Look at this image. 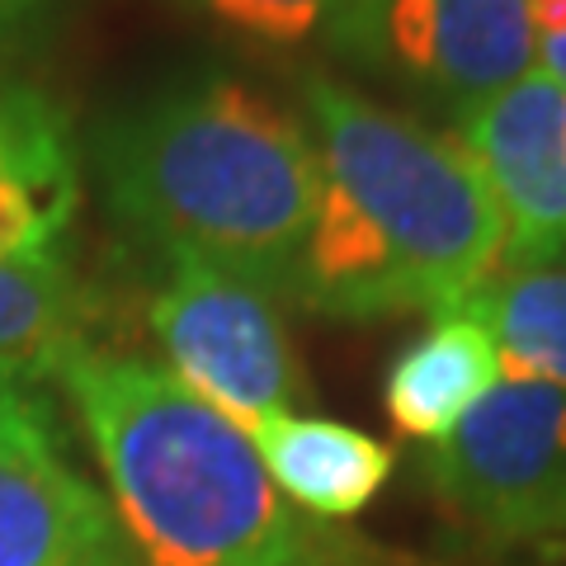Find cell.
I'll use <instances>...</instances> for the list:
<instances>
[{
  "label": "cell",
  "instance_id": "cell-4",
  "mask_svg": "<svg viewBox=\"0 0 566 566\" xmlns=\"http://www.w3.org/2000/svg\"><path fill=\"white\" fill-rule=\"evenodd\" d=\"M147 326L170 374L232 424L307 401V374L279 303L199 255L166 251V279L147 303Z\"/></svg>",
  "mask_w": 566,
  "mask_h": 566
},
{
  "label": "cell",
  "instance_id": "cell-6",
  "mask_svg": "<svg viewBox=\"0 0 566 566\" xmlns=\"http://www.w3.org/2000/svg\"><path fill=\"white\" fill-rule=\"evenodd\" d=\"M335 52L463 118L534 71L538 43L528 0H364Z\"/></svg>",
  "mask_w": 566,
  "mask_h": 566
},
{
  "label": "cell",
  "instance_id": "cell-19",
  "mask_svg": "<svg viewBox=\"0 0 566 566\" xmlns=\"http://www.w3.org/2000/svg\"><path fill=\"white\" fill-rule=\"evenodd\" d=\"M14 24V6H0V43H6V33Z\"/></svg>",
  "mask_w": 566,
  "mask_h": 566
},
{
  "label": "cell",
  "instance_id": "cell-18",
  "mask_svg": "<svg viewBox=\"0 0 566 566\" xmlns=\"http://www.w3.org/2000/svg\"><path fill=\"white\" fill-rule=\"evenodd\" d=\"M538 57H543L547 76H553L557 85H566V33L562 39H538Z\"/></svg>",
  "mask_w": 566,
  "mask_h": 566
},
{
  "label": "cell",
  "instance_id": "cell-17",
  "mask_svg": "<svg viewBox=\"0 0 566 566\" xmlns=\"http://www.w3.org/2000/svg\"><path fill=\"white\" fill-rule=\"evenodd\" d=\"M331 566H406V562H392V557H387V553H378V547H374V543L354 538V543H349V547H345V553H340V557H335Z\"/></svg>",
  "mask_w": 566,
  "mask_h": 566
},
{
  "label": "cell",
  "instance_id": "cell-10",
  "mask_svg": "<svg viewBox=\"0 0 566 566\" xmlns=\"http://www.w3.org/2000/svg\"><path fill=\"white\" fill-rule=\"evenodd\" d=\"M501 382L505 359L491 331L468 312H444L392 359L382 378V406L397 434L439 444Z\"/></svg>",
  "mask_w": 566,
  "mask_h": 566
},
{
  "label": "cell",
  "instance_id": "cell-5",
  "mask_svg": "<svg viewBox=\"0 0 566 566\" xmlns=\"http://www.w3.org/2000/svg\"><path fill=\"white\" fill-rule=\"evenodd\" d=\"M434 501L491 543H528L566 482V387L505 378L420 458Z\"/></svg>",
  "mask_w": 566,
  "mask_h": 566
},
{
  "label": "cell",
  "instance_id": "cell-8",
  "mask_svg": "<svg viewBox=\"0 0 566 566\" xmlns=\"http://www.w3.org/2000/svg\"><path fill=\"white\" fill-rule=\"evenodd\" d=\"M0 566H142L114 501L66 449H0Z\"/></svg>",
  "mask_w": 566,
  "mask_h": 566
},
{
  "label": "cell",
  "instance_id": "cell-9",
  "mask_svg": "<svg viewBox=\"0 0 566 566\" xmlns=\"http://www.w3.org/2000/svg\"><path fill=\"white\" fill-rule=\"evenodd\" d=\"M237 430L251 439L283 501L316 524H345L364 515L397 468V453L382 439L354 430L345 420L283 411L245 420Z\"/></svg>",
  "mask_w": 566,
  "mask_h": 566
},
{
  "label": "cell",
  "instance_id": "cell-16",
  "mask_svg": "<svg viewBox=\"0 0 566 566\" xmlns=\"http://www.w3.org/2000/svg\"><path fill=\"white\" fill-rule=\"evenodd\" d=\"M543 538H566V482H562V491L553 495V501L543 505V515L534 520V534H528V543H543Z\"/></svg>",
  "mask_w": 566,
  "mask_h": 566
},
{
  "label": "cell",
  "instance_id": "cell-7",
  "mask_svg": "<svg viewBox=\"0 0 566 566\" xmlns=\"http://www.w3.org/2000/svg\"><path fill=\"white\" fill-rule=\"evenodd\" d=\"M458 142L501 208V274L566 270V85L524 71L458 118Z\"/></svg>",
  "mask_w": 566,
  "mask_h": 566
},
{
  "label": "cell",
  "instance_id": "cell-3",
  "mask_svg": "<svg viewBox=\"0 0 566 566\" xmlns=\"http://www.w3.org/2000/svg\"><path fill=\"white\" fill-rule=\"evenodd\" d=\"M297 99L326 180L378 232L416 312L444 316L501 274V208L463 142L322 71L297 76Z\"/></svg>",
  "mask_w": 566,
  "mask_h": 566
},
{
  "label": "cell",
  "instance_id": "cell-11",
  "mask_svg": "<svg viewBox=\"0 0 566 566\" xmlns=\"http://www.w3.org/2000/svg\"><path fill=\"white\" fill-rule=\"evenodd\" d=\"M91 340V303L66 264L0 260V374L43 387Z\"/></svg>",
  "mask_w": 566,
  "mask_h": 566
},
{
  "label": "cell",
  "instance_id": "cell-14",
  "mask_svg": "<svg viewBox=\"0 0 566 566\" xmlns=\"http://www.w3.org/2000/svg\"><path fill=\"white\" fill-rule=\"evenodd\" d=\"M185 6L203 10L208 20H218L241 39L270 48L326 43L335 52L364 0H185Z\"/></svg>",
  "mask_w": 566,
  "mask_h": 566
},
{
  "label": "cell",
  "instance_id": "cell-15",
  "mask_svg": "<svg viewBox=\"0 0 566 566\" xmlns=\"http://www.w3.org/2000/svg\"><path fill=\"white\" fill-rule=\"evenodd\" d=\"M0 449H62V430L39 387L0 374Z\"/></svg>",
  "mask_w": 566,
  "mask_h": 566
},
{
  "label": "cell",
  "instance_id": "cell-13",
  "mask_svg": "<svg viewBox=\"0 0 566 566\" xmlns=\"http://www.w3.org/2000/svg\"><path fill=\"white\" fill-rule=\"evenodd\" d=\"M81 166L71 118L43 85L0 71V180Z\"/></svg>",
  "mask_w": 566,
  "mask_h": 566
},
{
  "label": "cell",
  "instance_id": "cell-20",
  "mask_svg": "<svg viewBox=\"0 0 566 566\" xmlns=\"http://www.w3.org/2000/svg\"><path fill=\"white\" fill-rule=\"evenodd\" d=\"M0 6H14V0H0Z\"/></svg>",
  "mask_w": 566,
  "mask_h": 566
},
{
  "label": "cell",
  "instance_id": "cell-1",
  "mask_svg": "<svg viewBox=\"0 0 566 566\" xmlns=\"http://www.w3.org/2000/svg\"><path fill=\"white\" fill-rule=\"evenodd\" d=\"M104 208L156 251H189L293 303L322 203V151L293 109L237 71H180L91 128Z\"/></svg>",
  "mask_w": 566,
  "mask_h": 566
},
{
  "label": "cell",
  "instance_id": "cell-12",
  "mask_svg": "<svg viewBox=\"0 0 566 566\" xmlns=\"http://www.w3.org/2000/svg\"><path fill=\"white\" fill-rule=\"evenodd\" d=\"M501 345L505 378L566 387V270L495 274L463 307Z\"/></svg>",
  "mask_w": 566,
  "mask_h": 566
},
{
  "label": "cell",
  "instance_id": "cell-2",
  "mask_svg": "<svg viewBox=\"0 0 566 566\" xmlns=\"http://www.w3.org/2000/svg\"><path fill=\"white\" fill-rule=\"evenodd\" d=\"M57 387L142 566H331L354 543L283 501L251 439L170 368L85 345Z\"/></svg>",
  "mask_w": 566,
  "mask_h": 566
}]
</instances>
